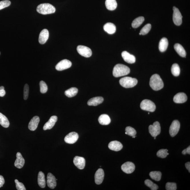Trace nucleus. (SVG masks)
<instances>
[{
	"instance_id": "nucleus-1",
	"label": "nucleus",
	"mask_w": 190,
	"mask_h": 190,
	"mask_svg": "<svg viewBox=\"0 0 190 190\" xmlns=\"http://www.w3.org/2000/svg\"><path fill=\"white\" fill-rule=\"evenodd\" d=\"M130 69L125 65L118 64L114 67L113 71L114 77H117L128 75L130 73Z\"/></svg>"
},
{
	"instance_id": "nucleus-2",
	"label": "nucleus",
	"mask_w": 190,
	"mask_h": 190,
	"mask_svg": "<svg viewBox=\"0 0 190 190\" xmlns=\"http://www.w3.org/2000/svg\"><path fill=\"white\" fill-rule=\"evenodd\" d=\"M150 85L155 91H159L163 87L164 83L160 76L155 74L151 76L150 79Z\"/></svg>"
},
{
	"instance_id": "nucleus-3",
	"label": "nucleus",
	"mask_w": 190,
	"mask_h": 190,
	"mask_svg": "<svg viewBox=\"0 0 190 190\" xmlns=\"http://www.w3.org/2000/svg\"><path fill=\"white\" fill-rule=\"evenodd\" d=\"M56 9L54 6L49 3L40 4L38 5L37 11L38 13L42 15H47L54 13Z\"/></svg>"
},
{
	"instance_id": "nucleus-4",
	"label": "nucleus",
	"mask_w": 190,
	"mask_h": 190,
	"mask_svg": "<svg viewBox=\"0 0 190 190\" xmlns=\"http://www.w3.org/2000/svg\"><path fill=\"white\" fill-rule=\"evenodd\" d=\"M137 79L130 77H123L119 80L120 85L125 88L133 87L137 84Z\"/></svg>"
},
{
	"instance_id": "nucleus-5",
	"label": "nucleus",
	"mask_w": 190,
	"mask_h": 190,
	"mask_svg": "<svg viewBox=\"0 0 190 190\" xmlns=\"http://www.w3.org/2000/svg\"><path fill=\"white\" fill-rule=\"evenodd\" d=\"M140 107L142 110L150 112H154L156 108L154 103L151 100L147 99L143 100L141 103Z\"/></svg>"
},
{
	"instance_id": "nucleus-6",
	"label": "nucleus",
	"mask_w": 190,
	"mask_h": 190,
	"mask_svg": "<svg viewBox=\"0 0 190 190\" xmlns=\"http://www.w3.org/2000/svg\"><path fill=\"white\" fill-rule=\"evenodd\" d=\"M149 132L153 137H156L161 133V128L160 124L158 121L153 123V125H150L149 127Z\"/></svg>"
},
{
	"instance_id": "nucleus-7",
	"label": "nucleus",
	"mask_w": 190,
	"mask_h": 190,
	"mask_svg": "<svg viewBox=\"0 0 190 190\" xmlns=\"http://www.w3.org/2000/svg\"><path fill=\"white\" fill-rule=\"evenodd\" d=\"M173 21L174 23L177 26L180 25L182 23V16L179 10L175 7H173Z\"/></svg>"
},
{
	"instance_id": "nucleus-8",
	"label": "nucleus",
	"mask_w": 190,
	"mask_h": 190,
	"mask_svg": "<svg viewBox=\"0 0 190 190\" xmlns=\"http://www.w3.org/2000/svg\"><path fill=\"white\" fill-rule=\"evenodd\" d=\"M77 52L80 55L86 57H89L92 55L91 50L87 47L80 45L77 48Z\"/></svg>"
},
{
	"instance_id": "nucleus-9",
	"label": "nucleus",
	"mask_w": 190,
	"mask_h": 190,
	"mask_svg": "<svg viewBox=\"0 0 190 190\" xmlns=\"http://www.w3.org/2000/svg\"><path fill=\"white\" fill-rule=\"evenodd\" d=\"M180 124L177 120H174L172 123L169 129V133L172 137H174L177 134L180 130Z\"/></svg>"
},
{
	"instance_id": "nucleus-10",
	"label": "nucleus",
	"mask_w": 190,
	"mask_h": 190,
	"mask_svg": "<svg viewBox=\"0 0 190 190\" xmlns=\"http://www.w3.org/2000/svg\"><path fill=\"white\" fill-rule=\"evenodd\" d=\"M72 65L71 62L67 59H64L59 62L55 67L57 71H62L70 68Z\"/></svg>"
},
{
	"instance_id": "nucleus-11",
	"label": "nucleus",
	"mask_w": 190,
	"mask_h": 190,
	"mask_svg": "<svg viewBox=\"0 0 190 190\" xmlns=\"http://www.w3.org/2000/svg\"><path fill=\"white\" fill-rule=\"evenodd\" d=\"M79 135L75 132L69 133L65 137L64 140L67 143L73 144L75 143L78 139Z\"/></svg>"
},
{
	"instance_id": "nucleus-12",
	"label": "nucleus",
	"mask_w": 190,
	"mask_h": 190,
	"mask_svg": "<svg viewBox=\"0 0 190 190\" xmlns=\"http://www.w3.org/2000/svg\"><path fill=\"white\" fill-rule=\"evenodd\" d=\"M135 166L133 163L127 162L121 165V169L122 171L127 174H131L134 171Z\"/></svg>"
},
{
	"instance_id": "nucleus-13",
	"label": "nucleus",
	"mask_w": 190,
	"mask_h": 190,
	"mask_svg": "<svg viewBox=\"0 0 190 190\" xmlns=\"http://www.w3.org/2000/svg\"><path fill=\"white\" fill-rule=\"evenodd\" d=\"M73 162L75 166L80 169H83L85 166V160L83 157L75 156L74 158Z\"/></svg>"
},
{
	"instance_id": "nucleus-14",
	"label": "nucleus",
	"mask_w": 190,
	"mask_h": 190,
	"mask_svg": "<svg viewBox=\"0 0 190 190\" xmlns=\"http://www.w3.org/2000/svg\"><path fill=\"white\" fill-rule=\"evenodd\" d=\"M104 177V171L102 169L97 170L95 174V182L97 185H100L102 183Z\"/></svg>"
},
{
	"instance_id": "nucleus-15",
	"label": "nucleus",
	"mask_w": 190,
	"mask_h": 190,
	"mask_svg": "<svg viewBox=\"0 0 190 190\" xmlns=\"http://www.w3.org/2000/svg\"><path fill=\"white\" fill-rule=\"evenodd\" d=\"M123 59L126 62L132 64L136 62V58L134 56L130 54L127 51H124L121 53Z\"/></svg>"
},
{
	"instance_id": "nucleus-16",
	"label": "nucleus",
	"mask_w": 190,
	"mask_h": 190,
	"mask_svg": "<svg viewBox=\"0 0 190 190\" xmlns=\"http://www.w3.org/2000/svg\"><path fill=\"white\" fill-rule=\"evenodd\" d=\"M187 100V96L184 93H179L175 95L173 100L175 103H184Z\"/></svg>"
},
{
	"instance_id": "nucleus-17",
	"label": "nucleus",
	"mask_w": 190,
	"mask_h": 190,
	"mask_svg": "<svg viewBox=\"0 0 190 190\" xmlns=\"http://www.w3.org/2000/svg\"><path fill=\"white\" fill-rule=\"evenodd\" d=\"M47 184L49 187L54 189L57 185V182L55 177L51 173H48L47 176Z\"/></svg>"
},
{
	"instance_id": "nucleus-18",
	"label": "nucleus",
	"mask_w": 190,
	"mask_h": 190,
	"mask_svg": "<svg viewBox=\"0 0 190 190\" xmlns=\"http://www.w3.org/2000/svg\"><path fill=\"white\" fill-rule=\"evenodd\" d=\"M49 37V33L48 30L44 29L41 32L39 37V43L43 45L46 43Z\"/></svg>"
},
{
	"instance_id": "nucleus-19",
	"label": "nucleus",
	"mask_w": 190,
	"mask_h": 190,
	"mask_svg": "<svg viewBox=\"0 0 190 190\" xmlns=\"http://www.w3.org/2000/svg\"><path fill=\"white\" fill-rule=\"evenodd\" d=\"M57 120V116L54 115L50 118L47 122L43 126V129L44 130H50L53 128Z\"/></svg>"
},
{
	"instance_id": "nucleus-20",
	"label": "nucleus",
	"mask_w": 190,
	"mask_h": 190,
	"mask_svg": "<svg viewBox=\"0 0 190 190\" xmlns=\"http://www.w3.org/2000/svg\"><path fill=\"white\" fill-rule=\"evenodd\" d=\"M108 147L111 150L118 151L122 149L123 146L121 142L118 141H113L109 143Z\"/></svg>"
},
{
	"instance_id": "nucleus-21",
	"label": "nucleus",
	"mask_w": 190,
	"mask_h": 190,
	"mask_svg": "<svg viewBox=\"0 0 190 190\" xmlns=\"http://www.w3.org/2000/svg\"><path fill=\"white\" fill-rule=\"evenodd\" d=\"M39 117L35 116L33 117L29 123L28 128L30 130L34 131L37 128L38 124L39 122Z\"/></svg>"
},
{
	"instance_id": "nucleus-22",
	"label": "nucleus",
	"mask_w": 190,
	"mask_h": 190,
	"mask_svg": "<svg viewBox=\"0 0 190 190\" xmlns=\"http://www.w3.org/2000/svg\"><path fill=\"white\" fill-rule=\"evenodd\" d=\"M17 159L15 162V166L18 168L21 169L23 167L25 160L21 153L18 152L16 154Z\"/></svg>"
},
{
	"instance_id": "nucleus-23",
	"label": "nucleus",
	"mask_w": 190,
	"mask_h": 190,
	"mask_svg": "<svg viewBox=\"0 0 190 190\" xmlns=\"http://www.w3.org/2000/svg\"><path fill=\"white\" fill-rule=\"evenodd\" d=\"M104 100L102 97H94L89 100L87 104L89 106H96L102 103Z\"/></svg>"
},
{
	"instance_id": "nucleus-24",
	"label": "nucleus",
	"mask_w": 190,
	"mask_h": 190,
	"mask_svg": "<svg viewBox=\"0 0 190 190\" xmlns=\"http://www.w3.org/2000/svg\"><path fill=\"white\" fill-rule=\"evenodd\" d=\"M104 29L105 31L109 34H112L116 31V27L115 24L111 23H108L105 24Z\"/></svg>"
},
{
	"instance_id": "nucleus-25",
	"label": "nucleus",
	"mask_w": 190,
	"mask_h": 190,
	"mask_svg": "<svg viewBox=\"0 0 190 190\" xmlns=\"http://www.w3.org/2000/svg\"><path fill=\"white\" fill-rule=\"evenodd\" d=\"M168 45V41L166 38H162L159 42V49L161 52L166 51Z\"/></svg>"
},
{
	"instance_id": "nucleus-26",
	"label": "nucleus",
	"mask_w": 190,
	"mask_h": 190,
	"mask_svg": "<svg viewBox=\"0 0 190 190\" xmlns=\"http://www.w3.org/2000/svg\"><path fill=\"white\" fill-rule=\"evenodd\" d=\"M98 121L99 123L102 125H108L110 124L111 119L108 115L103 114L100 115Z\"/></svg>"
},
{
	"instance_id": "nucleus-27",
	"label": "nucleus",
	"mask_w": 190,
	"mask_h": 190,
	"mask_svg": "<svg viewBox=\"0 0 190 190\" xmlns=\"http://www.w3.org/2000/svg\"><path fill=\"white\" fill-rule=\"evenodd\" d=\"M174 48L179 55L182 57H186V53L184 48L179 43H176L174 45Z\"/></svg>"
},
{
	"instance_id": "nucleus-28",
	"label": "nucleus",
	"mask_w": 190,
	"mask_h": 190,
	"mask_svg": "<svg viewBox=\"0 0 190 190\" xmlns=\"http://www.w3.org/2000/svg\"><path fill=\"white\" fill-rule=\"evenodd\" d=\"M38 183L40 187L45 188V185H46L45 175L42 171H39L38 174Z\"/></svg>"
},
{
	"instance_id": "nucleus-29",
	"label": "nucleus",
	"mask_w": 190,
	"mask_h": 190,
	"mask_svg": "<svg viewBox=\"0 0 190 190\" xmlns=\"http://www.w3.org/2000/svg\"><path fill=\"white\" fill-rule=\"evenodd\" d=\"M105 5L108 10L113 11L116 9L117 3L116 0H106Z\"/></svg>"
},
{
	"instance_id": "nucleus-30",
	"label": "nucleus",
	"mask_w": 190,
	"mask_h": 190,
	"mask_svg": "<svg viewBox=\"0 0 190 190\" xmlns=\"http://www.w3.org/2000/svg\"><path fill=\"white\" fill-rule=\"evenodd\" d=\"M78 91V89L77 88L72 87L65 91V93L68 98H71L77 95Z\"/></svg>"
},
{
	"instance_id": "nucleus-31",
	"label": "nucleus",
	"mask_w": 190,
	"mask_h": 190,
	"mask_svg": "<svg viewBox=\"0 0 190 190\" xmlns=\"http://www.w3.org/2000/svg\"><path fill=\"white\" fill-rule=\"evenodd\" d=\"M0 124L5 128L8 127L10 125L9 122L7 117L1 113H0Z\"/></svg>"
},
{
	"instance_id": "nucleus-32",
	"label": "nucleus",
	"mask_w": 190,
	"mask_h": 190,
	"mask_svg": "<svg viewBox=\"0 0 190 190\" xmlns=\"http://www.w3.org/2000/svg\"><path fill=\"white\" fill-rule=\"evenodd\" d=\"M144 21L143 17H139L134 20L132 23V26L134 28H136L139 27Z\"/></svg>"
},
{
	"instance_id": "nucleus-33",
	"label": "nucleus",
	"mask_w": 190,
	"mask_h": 190,
	"mask_svg": "<svg viewBox=\"0 0 190 190\" xmlns=\"http://www.w3.org/2000/svg\"><path fill=\"white\" fill-rule=\"evenodd\" d=\"M149 175L153 180L156 181H159L161 178L162 174L160 171H153L150 173Z\"/></svg>"
},
{
	"instance_id": "nucleus-34",
	"label": "nucleus",
	"mask_w": 190,
	"mask_h": 190,
	"mask_svg": "<svg viewBox=\"0 0 190 190\" xmlns=\"http://www.w3.org/2000/svg\"><path fill=\"white\" fill-rule=\"evenodd\" d=\"M171 71L172 74L175 77H177L180 75V69L179 65L177 63H174L171 67Z\"/></svg>"
},
{
	"instance_id": "nucleus-35",
	"label": "nucleus",
	"mask_w": 190,
	"mask_h": 190,
	"mask_svg": "<svg viewBox=\"0 0 190 190\" xmlns=\"http://www.w3.org/2000/svg\"><path fill=\"white\" fill-rule=\"evenodd\" d=\"M144 183L145 185L149 187L151 190H157L159 188V187L157 185L153 183L151 180L149 179L145 180Z\"/></svg>"
},
{
	"instance_id": "nucleus-36",
	"label": "nucleus",
	"mask_w": 190,
	"mask_h": 190,
	"mask_svg": "<svg viewBox=\"0 0 190 190\" xmlns=\"http://www.w3.org/2000/svg\"><path fill=\"white\" fill-rule=\"evenodd\" d=\"M125 131L126 134L132 137L135 136L137 133L136 130L133 127H126Z\"/></svg>"
},
{
	"instance_id": "nucleus-37",
	"label": "nucleus",
	"mask_w": 190,
	"mask_h": 190,
	"mask_svg": "<svg viewBox=\"0 0 190 190\" xmlns=\"http://www.w3.org/2000/svg\"><path fill=\"white\" fill-rule=\"evenodd\" d=\"M169 155L168 150L162 149L159 150L157 152V155L158 157L161 158H165Z\"/></svg>"
},
{
	"instance_id": "nucleus-38",
	"label": "nucleus",
	"mask_w": 190,
	"mask_h": 190,
	"mask_svg": "<svg viewBox=\"0 0 190 190\" xmlns=\"http://www.w3.org/2000/svg\"><path fill=\"white\" fill-rule=\"evenodd\" d=\"M151 24H147L143 27L141 30L140 33L141 35H145L147 34L151 30Z\"/></svg>"
},
{
	"instance_id": "nucleus-39",
	"label": "nucleus",
	"mask_w": 190,
	"mask_h": 190,
	"mask_svg": "<svg viewBox=\"0 0 190 190\" xmlns=\"http://www.w3.org/2000/svg\"><path fill=\"white\" fill-rule=\"evenodd\" d=\"M40 86V92L42 93H45L48 90V87L46 83L43 81L40 82L39 83Z\"/></svg>"
},
{
	"instance_id": "nucleus-40",
	"label": "nucleus",
	"mask_w": 190,
	"mask_h": 190,
	"mask_svg": "<svg viewBox=\"0 0 190 190\" xmlns=\"http://www.w3.org/2000/svg\"><path fill=\"white\" fill-rule=\"evenodd\" d=\"M165 188L167 190H176L177 189V185L175 183L168 182L165 185Z\"/></svg>"
},
{
	"instance_id": "nucleus-41",
	"label": "nucleus",
	"mask_w": 190,
	"mask_h": 190,
	"mask_svg": "<svg viewBox=\"0 0 190 190\" xmlns=\"http://www.w3.org/2000/svg\"><path fill=\"white\" fill-rule=\"evenodd\" d=\"M10 4V1L8 0H4L0 1V10L8 7Z\"/></svg>"
},
{
	"instance_id": "nucleus-42",
	"label": "nucleus",
	"mask_w": 190,
	"mask_h": 190,
	"mask_svg": "<svg viewBox=\"0 0 190 190\" xmlns=\"http://www.w3.org/2000/svg\"><path fill=\"white\" fill-rule=\"evenodd\" d=\"M16 184V188L18 190H26V188L23 184L17 180H15Z\"/></svg>"
},
{
	"instance_id": "nucleus-43",
	"label": "nucleus",
	"mask_w": 190,
	"mask_h": 190,
	"mask_svg": "<svg viewBox=\"0 0 190 190\" xmlns=\"http://www.w3.org/2000/svg\"><path fill=\"white\" fill-rule=\"evenodd\" d=\"M29 93V87L28 85L26 84L24 88V99L26 100L28 99Z\"/></svg>"
},
{
	"instance_id": "nucleus-44",
	"label": "nucleus",
	"mask_w": 190,
	"mask_h": 190,
	"mask_svg": "<svg viewBox=\"0 0 190 190\" xmlns=\"http://www.w3.org/2000/svg\"><path fill=\"white\" fill-rule=\"evenodd\" d=\"M182 154L186 155V154H190V146L184 150L182 152Z\"/></svg>"
},
{
	"instance_id": "nucleus-45",
	"label": "nucleus",
	"mask_w": 190,
	"mask_h": 190,
	"mask_svg": "<svg viewBox=\"0 0 190 190\" xmlns=\"http://www.w3.org/2000/svg\"><path fill=\"white\" fill-rule=\"evenodd\" d=\"M4 183H5V180L3 177L2 176L0 175V188L3 186Z\"/></svg>"
},
{
	"instance_id": "nucleus-46",
	"label": "nucleus",
	"mask_w": 190,
	"mask_h": 190,
	"mask_svg": "<svg viewBox=\"0 0 190 190\" xmlns=\"http://www.w3.org/2000/svg\"><path fill=\"white\" fill-rule=\"evenodd\" d=\"M185 166L187 169L189 171V172L190 173V162H188L185 163Z\"/></svg>"
},
{
	"instance_id": "nucleus-47",
	"label": "nucleus",
	"mask_w": 190,
	"mask_h": 190,
	"mask_svg": "<svg viewBox=\"0 0 190 190\" xmlns=\"http://www.w3.org/2000/svg\"><path fill=\"white\" fill-rule=\"evenodd\" d=\"M5 95V91L4 89L0 90V97H3Z\"/></svg>"
},
{
	"instance_id": "nucleus-48",
	"label": "nucleus",
	"mask_w": 190,
	"mask_h": 190,
	"mask_svg": "<svg viewBox=\"0 0 190 190\" xmlns=\"http://www.w3.org/2000/svg\"><path fill=\"white\" fill-rule=\"evenodd\" d=\"M4 87L3 86H1L0 87V90H2V89H4Z\"/></svg>"
},
{
	"instance_id": "nucleus-49",
	"label": "nucleus",
	"mask_w": 190,
	"mask_h": 190,
	"mask_svg": "<svg viewBox=\"0 0 190 190\" xmlns=\"http://www.w3.org/2000/svg\"><path fill=\"white\" fill-rule=\"evenodd\" d=\"M136 137V136H133V138H135Z\"/></svg>"
},
{
	"instance_id": "nucleus-50",
	"label": "nucleus",
	"mask_w": 190,
	"mask_h": 190,
	"mask_svg": "<svg viewBox=\"0 0 190 190\" xmlns=\"http://www.w3.org/2000/svg\"><path fill=\"white\" fill-rule=\"evenodd\" d=\"M139 35H141V33H139Z\"/></svg>"
},
{
	"instance_id": "nucleus-51",
	"label": "nucleus",
	"mask_w": 190,
	"mask_h": 190,
	"mask_svg": "<svg viewBox=\"0 0 190 190\" xmlns=\"http://www.w3.org/2000/svg\"><path fill=\"white\" fill-rule=\"evenodd\" d=\"M156 139V137H154V139Z\"/></svg>"
},
{
	"instance_id": "nucleus-52",
	"label": "nucleus",
	"mask_w": 190,
	"mask_h": 190,
	"mask_svg": "<svg viewBox=\"0 0 190 190\" xmlns=\"http://www.w3.org/2000/svg\"><path fill=\"white\" fill-rule=\"evenodd\" d=\"M0 54H1V52H0Z\"/></svg>"
}]
</instances>
